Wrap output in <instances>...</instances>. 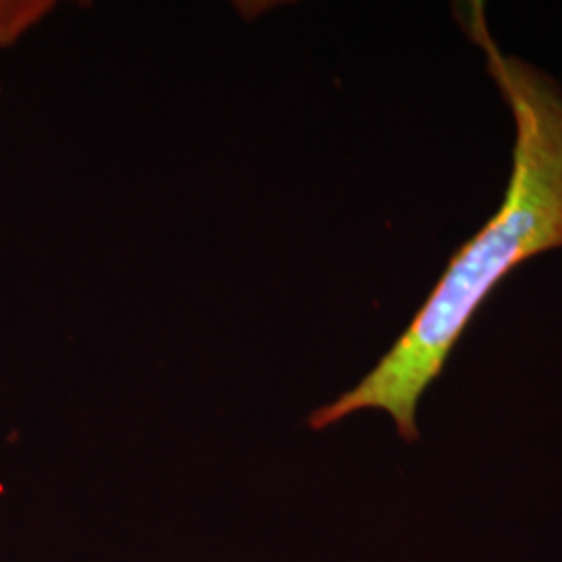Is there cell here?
Instances as JSON below:
<instances>
[{
	"mask_svg": "<svg viewBox=\"0 0 562 562\" xmlns=\"http://www.w3.org/2000/svg\"><path fill=\"white\" fill-rule=\"evenodd\" d=\"M483 2L457 9L467 36L508 102L517 138L513 176L498 213L459 248L422 311L361 382L317 408L311 429H327L361 411H383L404 442L419 440L417 408L427 387L494 288L522 261L562 248V88L538 67L504 55Z\"/></svg>",
	"mask_w": 562,
	"mask_h": 562,
	"instance_id": "1",
	"label": "cell"
},
{
	"mask_svg": "<svg viewBox=\"0 0 562 562\" xmlns=\"http://www.w3.org/2000/svg\"><path fill=\"white\" fill-rule=\"evenodd\" d=\"M53 9L50 0H0V48L15 44Z\"/></svg>",
	"mask_w": 562,
	"mask_h": 562,
	"instance_id": "2",
	"label": "cell"
}]
</instances>
